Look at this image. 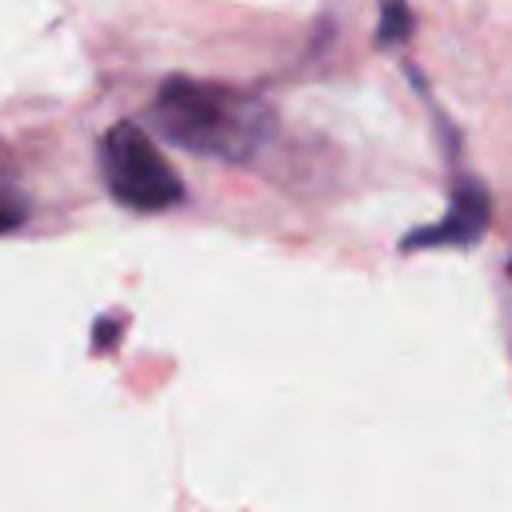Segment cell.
I'll use <instances>...</instances> for the list:
<instances>
[{
  "label": "cell",
  "instance_id": "obj_3",
  "mask_svg": "<svg viewBox=\"0 0 512 512\" xmlns=\"http://www.w3.org/2000/svg\"><path fill=\"white\" fill-rule=\"evenodd\" d=\"M484 228H488V192H484L480 180L464 176V180H456L452 208L432 228L408 232L404 236V248H440V244L468 248V244H476L484 236Z\"/></svg>",
  "mask_w": 512,
  "mask_h": 512
},
{
  "label": "cell",
  "instance_id": "obj_1",
  "mask_svg": "<svg viewBox=\"0 0 512 512\" xmlns=\"http://www.w3.org/2000/svg\"><path fill=\"white\" fill-rule=\"evenodd\" d=\"M148 120L168 144L228 164L252 160L276 132V116L256 92L192 76L164 80Z\"/></svg>",
  "mask_w": 512,
  "mask_h": 512
},
{
  "label": "cell",
  "instance_id": "obj_5",
  "mask_svg": "<svg viewBox=\"0 0 512 512\" xmlns=\"http://www.w3.org/2000/svg\"><path fill=\"white\" fill-rule=\"evenodd\" d=\"M24 220H28V200H24V192H20L16 184L0 180V236H4V232H16Z\"/></svg>",
  "mask_w": 512,
  "mask_h": 512
},
{
  "label": "cell",
  "instance_id": "obj_4",
  "mask_svg": "<svg viewBox=\"0 0 512 512\" xmlns=\"http://www.w3.org/2000/svg\"><path fill=\"white\" fill-rule=\"evenodd\" d=\"M408 32H412L408 4H404V0H384V4H380V32H376V40H380V44H396V40H404Z\"/></svg>",
  "mask_w": 512,
  "mask_h": 512
},
{
  "label": "cell",
  "instance_id": "obj_2",
  "mask_svg": "<svg viewBox=\"0 0 512 512\" xmlns=\"http://www.w3.org/2000/svg\"><path fill=\"white\" fill-rule=\"evenodd\" d=\"M100 172L112 200L132 212H164L184 200V184L176 168L160 156L152 136L132 120L112 124L100 136Z\"/></svg>",
  "mask_w": 512,
  "mask_h": 512
}]
</instances>
